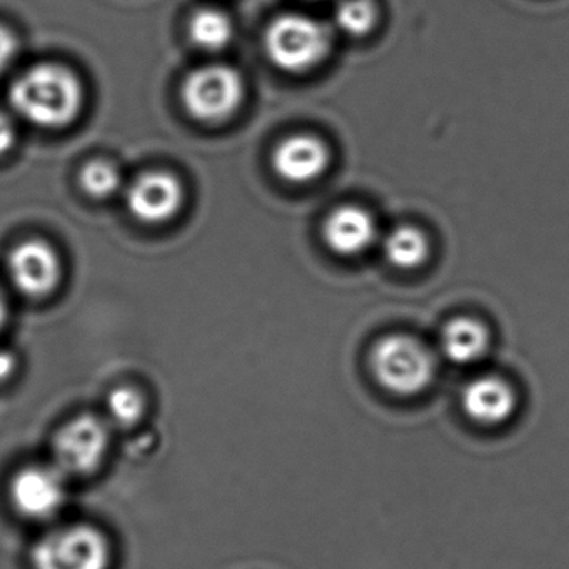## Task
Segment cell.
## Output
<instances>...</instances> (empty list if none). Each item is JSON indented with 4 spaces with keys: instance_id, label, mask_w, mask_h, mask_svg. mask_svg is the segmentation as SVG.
I'll list each match as a JSON object with an SVG mask.
<instances>
[{
    "instance_id": "1",
    "label": "cell",
    "mask_w": 569,
    "mask_h": 569,
    "mask_svg": "<svg viewBox=\"0 0 569 569\" xmlns=\"http://www.w3.org/2000/svg\"><path fill=\"white\" fill-rule=\"evenodd\" d=\"M9 102L28 124L61 131L81 116L86 89L81 78L68 66L41 62L14 79L9 88Z\"/></svg>"
},
{
    "instance_id": "2",
    "label": "cell",
    "mask_w": 569,
    "mask_h": 569,
    "mask_svg": "<svg viewBox=\"0 0 569 569\" xmlns=\"http://www.w3.org/2000/svg\"><path fill=\"white\" fill-rule=\"evenodd\" d=\"M369 368L382 389L399 398H412L435 382L438 359L432 349L415 336L391 332L372 345Z\"/></svg>"
},
{
    "instance_id": "3",
    "label": "cell",
    "mask_w": 569,
    "mask_h": 569,
    "mask_svg": "<svg viewBox=\"0 0 569 569\" xmlns=\"http://www.w3.org/2000/svg\"><path fill=\"white\" fill-rule=\"evenodd\" d=\"M262 44L276 68L289 74H305L331 56L335 39L325 22L308 14L288 12L272 19Z\"/></svg>"
},
{
    "instance_id": "4",
    "label": "cell",
    "mask_w": 569,
    "mask_h": 569,
    "mask_svg": "<svg viewBox=\"0 0 569 569\" xmlns=\"http://www.w3.org/2000/svg\"><path fill=\"white\" fill-rule=\"evenodd\" d=\"M182 106L196 121L218 124L241 109L246 81L229 64H208L186 76L181 88Z\"/></svg>"
},
{
    "instance_id": "5",
    "label": "cell",
    "mask_w": 569,
    "mask_h": 569,
    "mask_svg": "<svg viewBox=\"0 0 569 569\" xmlns=\"http://www.w3.org/2000/svg\"><path fill=\"white\" fill-rule=\"evenodd\" d=\"M31 558L34 569H109L112 548L94 526L71 525L46 532Z\"/></svg>"
},
{
    "instance_id": "6",
    "label": "cell",
    "mask_w": 569,
    "mask_h": 569,
    "mask_svg": "<svg viewBox=\"0 0 569 569\" xmlns=\"http://www.w3.org/2000/svg\"><path fill=\"white\" fill-rule=\"evenodd\" d=\"M111 446V426L94 415L66 422L52 441V465L66 478H84L101 468Z\"/></svg>"
},
{
    "instance_id": "7",
    "label": "cell",
    "mask_w": 569,
    "mask_h": 569,
    "mask_svg": "<svg viewBox=\"0 0 569 569\" xmlns=\"http://www.w3.org/2000/svg\"><path fill=\"white\" fill-rule=\"evenodd\" d=\"M54 465L26 466L9 482L12 508L29 521H49L64 508L68 481Z\"/></svg>"
},
{
    "instance_id": "8",
    "label": "cell",
    "mask_w": 569,
    "mask_h": 569,
    "mask_svg": "<svg viewBox=\"0 0 569 569\" xmlns=\"http://www.w3.org/2000/svg\"><path fill=\"white\" fill-rule=\"evenodd\" d=\"M8 276L12 288L24 298H48L62 282L61 256L49 242L28 239L9 254Z\"/></svg>"
},
{
    "instance_id": "9",
    "label": "cell",
    "mask_w": 569,
    "mask_h": 569,
    "mask_svg": "<svg viewBox=\"0 0 569 569\" xmlns=\"http://www.w3.org/2000/svg\"><path fill=\"white\" fill-rule=\"evenodd\" d=\"M129 212L142 224L161 226L172 221L184 204V186L169 171H148L129 184Z\"/></svg>"
},
{
    "instance_id": "10",
    "label": "cell",
    "mask_w": 569,
    "mask_h": 569,
    "mask_svg": "<svg viewBox=\"0 0 569 569\" xmlns=\"http://www.w3.org/2000/svg\"><path fill=\"white\" fill-rule=\"evenodd\" d=\"M331 148L319 136L292 134L282 139L272 152V169L289 184H311L331 168Z\"/></svg>"
},
{
    "instance_id": "11",
    "label": "cell",
    "mask_w": 569,
    "mask_h": 569,
    "mask_svg": "<svg viewBox=\"0 0 569 569\" xmlns=\"http://www.w3.org/2000/svg\"><path fill=\"white\" fill-rule=\"evenodd\" d=\"M321 236L332 254L358 258L378 242L379 226L369 209L358 204H341L326 216Z\"/></svg>"
},
{
    "instance_id": "12",
    "label": "cell",
    "mask_w": 569,
    "mask_h": 569,
    "mask_svg": "<svg viewBox=\"0 0 569 569\" xmlns=\"http://www.w3.org/2000/svg\"><path fill=\"white\" fill-rule=\"evenodd\" d=\"M461 406L466 416L476 425L498 428L515 416L518 392L502 376L492 372L476 376L462 389Z\"/></svg>"
},
{
    "instance_id": "13",
    "label": "cell",
    "mask_w": 569,
    "mask_h": 569,
    "mask_svg": "<svg viewBox=\"0 0 569 569\" xmlns=\"http://www.w3.org/2000/svg\"><path fill=\"white\" fill-rule=\"evenodd\" d=\"M491 348L488 326L471 316H458L442 326L439 351L452 365L471 366L481 361Z\"/></svg>"
},
{
    "instance_id": "14",
    "label": "cell",
    "mask_w": 569,
    "mask_h": 569,
    "mask_svg": "<svg viewBox=\"0 0 569 569\" xmlns=\"http://www.w3.org/2000/svg\"><path fill=\"white\" fill-rule=\"evenodd\" d=\"M382 254L399 271H416L431 258L432 244L428 232L416 224L395 226L381 239Z\"/></svg>"
},
{
    "instance_id": "15",
    "label": "cell",
    "mask_w": 569,
    "mask_h": 569,
    "mask_svg": "<svg viewBox=\"0 0 569 569\" xmlns=\"http://www.w3.org/2000/svg\"><path fill=\"white\" fill-rule=\"evenodd\" d=\"M189 39L196 48L206 52H221L234 41V22L221 9L204 8L192 14L189 21Z\"/></svg>"
},
{
    "instance_id": "16",
    "label": "cell",
    "mask_w": 569,
    "mask_h": 569,
    "mask_svg": "<svg viewBox=\"0 0 569 569\" xmlns=\"http://www.w3.org/2000/svg\"><path fill=\"white\" fill-rule=\"evenodd\" d=\"M378 0H341L335 12L336 28L352 39L371 36L381 22Z\"/></svg>"
},
{
    "instance_id": "17",
    "label": "cell",
    "mask_w": 569,
    "mask_h": 569,
    "mask_svg": "<svg viewBox=\"0 0 569 569\" xmlns=\"http://www.w3.org/2000/svg\"><path fill=\"white\" fill-rule=\"evenodd\" d=\"M79 184L89 198L108 199L122 188V172L108 159H94L81 169Z\"/></svg>"
},
{
    "instance_id": "18",
    "label": "cell",
    "mask_w": 569,
    "mask_h": 569,
    "mask_svg": "<svg viewBox=\"0 0 569 569\" xmlns=\"http://www.w3.org/2000/svg\"><path fill=\"white\" fill-rule=\"evenodd\" d=\"M109 426L114 428H132L141 421L146 412V399L139 389L132 386H119L112 389L108 398Z\"/></svg>"
},
{
    "instance_id": "19",
    "label": "cell",
    "mask_w": 569,
    "mask_h": 569,
    "mask_svg": "<svg viewBox=\"0 0 569 569\" xmlns=\"http://www.w3.org/2000/svg\"><path fill=\"white\" fill-rule=\"evenodd\" d=\"M19 54V39L12 29L0 24V76L4 74Z\"/></svg>"
},
{
    "instance_id": "20",
    "label": "cell",
    "mask_w": 569,
    "mask_h": 569,
    "mask_svg": "<svg viewBox=\"0 0 569 569\" xmlns=\"http://www.w3.org/2000/svg\"><path fill=\"white\" fill-rule=\"evenodd\" d=\"M18 142V128L14 119L6 112H0V158H4L14 149Z\"/></svg>"
},
{
    "instance_id": "21",
    "label": "cell",
    "mask_w": 569,
    "mask_h": 569,
    "mask_svg": "<svg viewBox=\"0 0 569 569\" xmlns=\"http://www.w3.org/2000/svg\"><path fill=\"white\" fill-rule=\"evenodd\" d=\"M18 369V359L11 351L0 349V385H4L14 376Z\"/></svg>"
},
{
    "instance_id": "22",
    "label": "cell",
    "mask_w": 569,
    "mask_h": 569,
    "mask_svg": "<svg viewBox=\"0 0 569 569\" xmlns=\"http://www.w3.org/2000/svg\"><path fill=\"white\" fill-rule=\"evenodd\" d=\"M9 306L8 299H6L4 291L0 289V329L4 328L6 321H8Z\"/></svg>"
}]
</instances>
